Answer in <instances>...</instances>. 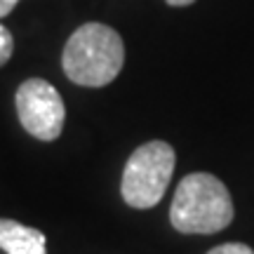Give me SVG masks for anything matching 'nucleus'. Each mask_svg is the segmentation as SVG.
<instances>
[{
    "label": "nucleus",
    "mask_w": 254,
    "mask_h": 254,
    "mask_svg": "<svg viewBox=\"0 0 254 254\" xmlns=\"http://www.w3.org/2000/svg\"><path fill=\"white\" fill-rule=\"evenodd\" d=\"M14 104L19 123L31 136L40 141L59 139L66 120V106L55 85L43 78H28L19 85Z\"/></svg>",
    "instance_id": "obj_4"
},
{
    "label": "nucleus",
    "mask_w": 254,
    "mask_h": 254,
    "mask_svg": "<svg viewBox=\"0 0 254 254\" xmlns=\"http://www.w3.org/2000/svg\"><path fill=\"white\" fill-rule=\"evenodd\" d=\"M12 52H14V38L5 24H0V66H5L12 59Z\"/></svg>",
    "instance_id": "obj_6"
},
{
    "label": "nucleus",
    "mask_w": 254,
    "mask_h": 254,
    "mask_svg": "<svg viewBox=\"0 0 254 254\" xmlns=\"http://www.w3.org/2000/svg\"><path fill=\"white\" fill-rule=\"evenodd\" d=\"M17 2L19 0H0V19L12 14V9L17 7Z\"/></svg>",
    "instance_id": "obj_8"
},
{
    "label": "nucleus",
    "mask_w": 254,
    "mask_h": 254,
    "mask_svg": "<svg viewBox=\"0 0 254 254\" xmlns=\"http://www.w3.org/2000/svg\"><path fill=\"white\" fill-rule=\"evenodd\" d=\"M207 254H254V250L243 243H224L219 247H212Z\"/></svg>",
    "instance_id": "obj_7"
},
{
    "label": "nucleus",
    "mask_w": 254,
    "mask_h": 254,
    "mask_svg": "<svg viewBox=\"0 0 254 254\" xmlns=\"http://www.w3.org/2000/svg\"><path fill=\"white\" fill-rule=\"evenodd\" d=\"M190 2H195V0H167V5H172V7H186Z\"/></svg>",
    "instance_id": "obj_9"
},
{
    "label": "nucleus",
    "mask_w": 254,
    "mask_h": 254,
    "mask_svg": "<svg viewBox=\"0 0 254 254\" xmlns=\"http://www.w3.org/2000/svg\"><path fill=\"white\" fill-rule=\"evenodd\" d=\"M233 200L221 179L207 172L186 174L170 207V221L179 233H219L233 221Z\"/></svg>",
    "instance_id": "obj_2"
},
{
    "label": "nucleus",
    "mask_w": 254,
    "mask_h": 254,
    "mask_svg": "<svg viewBox=\"0 0 254 254\" xmlns=\"http://www.w3.org/2000/svg\"><path fill=\"white\" fill-rule=\"evenodd\" d=\"M177 155L167 141H148L129 155L120 182V193L129 207L148 209L158 205L174 174Z\"/></svg>",
    "instance_id": "obj_3"
},
{
    "label": "nucleus",
    "mask_w": 254,
    "mask_h": 254,
    "mask_svg": "<svg viewBox=\"0 0 254 254\" xmlns=\"http://www.w3.org/2000/svg\"><path fill=\"white\" fill-rule=\"evenodd\" d=\"M125 64V43L106 24H82L66 40L62 66L66 78L82 87H104L118 78Z\"/></svg>",
    "instance_id": "obj_1"
},
{
    "label": "nucleus",
    "mask_w": 254,
    "mask_h": 254,
    "mask_svg": "<svg viewBox=\"0 0 254 254\" xmlns=\"http://www.w3.org/2000/svg\"><path fill=\"white\" fill-rule=\"evenodd\" d=\"M0 250L7 254H47V238L43 231L14 219H0Z\"/></svg>",
    "instance_id": "obj_5"
}]
</instances>
